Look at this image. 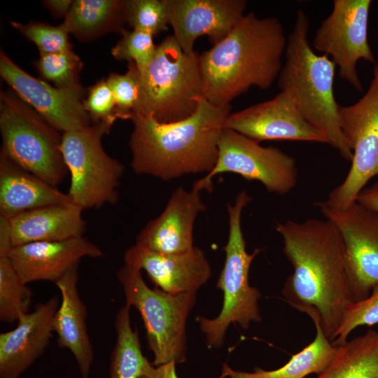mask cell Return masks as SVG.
<instances>
[{
    "mask_svg": "<svg viewBox=\"0 0 378 378\" xmlns=\"http://www.w3.org/2000/svg\"><path fill=\"white\" fill-rule=\"evenodd\" d=\"M283 252L293 268L282 289L287 303L317 320L332 342L354 302L342 237L329 220L277 222Z\"/></svg>",
    "mask_w": 378,
    "mask_h": 378,
    "instance_id": "6da1fadb",
    "label": "cell"
},
{
    "mask_svg": "<svg viewBox=\"0 0 378 378\" xmlns=\"http://www.w3.org/2000/svg\"><path fill=\"white\" fill-rule=\"evenodd\" d=\"M231 105L219 106L204 97L195 113L174 122H160L133 114L129 141L131 167L137 174L167 181L184 175L210 172Z\"/></svg>",
    "mask_w": 378,
    "mask_h": 378,
    "instance_id": "7a4b0ae2",
    "label": "cell"
},
{
    "mask_svg": "<svg viewBox=\"0 0 378 378\" xmlns=\"http://www.w3.org/2000/svg\"><path fill=\"white\" fill-rule=\"evenodd\" d=\"M287 38L278 18L245 14L224 38L199 55L203 97L224 106L251 87L270 88L283 66Z\"/></svg>",
    "mask_w": 378,
    "mask_h": 378,
    "instance_id": "3957f363",
    "label": "cell"
},
{
    "mask_svg": "<svg viewBox=\"0 0 378 378\" xmlns=\"http://www.w3.org/2000/svg\"><path fill=\"white\" fill-rule=\"evenodd\" d=\"M309 20L298 10L287 38L283 64L277 78L281 91L294 101L302 118L346 161L353 152L341 129L333 83L336 66L326 55L316 54L309 40Z\"/></svg>",
    "mask_w": 378,
    "mask_h": 378,
    "instance_id": "277c9868",
    "label": "cell"
},
{
    "mask_svg": "<svg viewBox=\"0 0 378 378\" xmlns=\"http://www.w3.org/2000/svg\"><path fill=\"white\" fill-rule=\"evenodd\" d=\"M136 71L140 92L132 115L167 123L195 113L203 97L199 54L184 52L173 34L157 46L148 66L142 72Z\"/></svg>",
    "mask_w": 378,
    "mask_h": 378,
    "instance_id": "5b68a950",
    "label": "cell"
},
{
    "mask_svg": "<svg viewBox=\"0 0 378 378\" xmlns=\"http://www.w3.org/2000/svg\"><path fill=\"white\" fill-rule=\"evenodd\" d=\"M251 200L252 197L242 190L237 195L233 204H227L229 232L224 247L225 259L216 283V288L223 293L222 309L215 318L196 317L209 348L223 346L231 323H237L246 330L251 322L261 321L258 305L261 294L248 282L251 263L260 250L247 252L241 228L242 211Z\"/></svg>",
    "mask_w": 378,
    "mask_h": 378,
    "instance_id": "8992f818",
    "label": "cell"
},
{
    "mask_svg": "<svg viewBox=\"0 0 378 378\" xmlns=\"http://www.w3.org/2000/svg\"><path fill=\"white\" fill-rule=\"evenodd\" d=\"M1 153L56 186L69 171L62 153V134L11 90L0 96Z\"/></svg>",
    "mask_w": 378,
    "mask_h": 378,
    "instance_id": "52a82bcc",
    "label": "cell"
},
{
    "mask_svg": "<svg viewBox=\"0 0 378 378\" xmlns=\"http://www.w3.org/2000/svg\"><path fill=\"white\" fill-rule=\"evenodd\" d=\"M116 276L123 289L125 304L134 307L141 316L148 346L154 355L153 364L184 362L186 320L195 303L196 293L172 294L157 287L150 288L140 270L125 264Z\"/></svg>",
    "mask_w": 378,
    "mask_h": 378,
    "instance_id": "ba28073f",
    "label": "cell"
},
{
    "mask_svg": "<svg viewBox=\"0 0 378 378\" xmlns=\"http://www.w3.org/2000/svg\"><path fill=\"white\" fill-rule=\"evenodd\" d=\"M111 127L99 122L62 133L61 149L71 176L67 194L83 210L113 205L118 200L125 167L108 155L102 144Z\"/></svg>",
    "mask_w": 378,
    "mask_h": 378,
    "instance_id": "9c48e42d",
    "label": "cell"
},
{
    "mask_svg": "<svg viewBox=\"0 0 378 378\" xmlns=\"http://www.w3.org/2000/svg\"><path fill=\"white\" fill-rule=\"evenodd\" d=\"M339 118L343 134L353 152L344 180L322 202L333 209H344L356 202L368 182L378 176V60L363 96L356 103L340 106Z\"/></svg>",
    "mask_w": 378,
    "mask_h": 378,
    "instance_id": "30bf717a",
    "label": "cell"
},
{
    "mask_svg": "<svg viewBox=\"0 0 378 378\" xmlns=\"http://www.w3.org/2000/svg\"><path fill=\"white\" fill-rule=\"evenodd\" d=\"M223 173L257 181L268 192L280 195L290 192L298 179L296 160L293 156L278 147L262 146L259 141L227 128L220 135L215 167L192 186L210 192L213 178Z\"/></svg>",
    "mask_w": 378,
    "mask_h": 378,
    "instance_id": "8fae6325",
    "label": "cell"
},
{
    "mask_svg": "<svg viewBox=\"0 0 378 378\" xmlns=\"http://www.w3.org/2000/svg\"><path fill=\"white\" fill-rule=\"evenodd\" d=\"M371 0H334L330 14L316 29L314 48L331 57L339 76L356 90L363 91L357 63L377 62L368 38Z\"/></svg>",
    "mask_w": 378,
    "mask_h": 378,
    "instance_id": "7c38bea8",
    "label": "cell"
},
{
    "mask_svg": "<svg viewBox=\"0 0 378 378\" xmlns=\"http://www.w3.org/2000/svg\"><path fill=\"white\" fill-rule=\"evenodd\" d=\"M314 205L340 231L354 301L364 300L378 283V213L356 202L340 210L331 209L322 201Z\"/></svg>",
    "mask_w": 378,
    "mask_h": 378,
    "instance_id": "4fadbf2b",
    "label": "cell"
},
{
    "mask_svg": "<svg viewBox=\"0 0 378 378\" xmlns=\"http://www.w3.org/2000/svg\"><path fill=\"white\" fill-rule=\"evenodd\" d=\"M0 74L21 99L59 132L90 125V117L83 106L85 90L80 83L68 88L52 87L25 72L2 50Z\"/></svg>",
    "mask_w": 378,
    "mask_h": 378,
    "instance_id": "5bb4252c",
    "label": "cell"
},
{
    "mask_svg": "<svg viewBox=\"0 0 378 378\" xmlns=\"http://www.w3.org/2000/svg\"><path fill=\"white\" fill-rule=\"evenodd\" d=\"M225 128L255 141H299L326 144L325 138L301 115L294 101L281 91L271 99L230 113Z\"/></svg>",
    "mask_w": 378,
    "mask_h": 378,
    "instance_id": "9a60e30c",
    "label": "cell"
},
{
    "mask_svg": "<svg viewBox=\"0 0 378 378\" xmlns=\"http://www.w3.org/2000/svg\"><path fill=\"white\" fill-rule=\"evenodd\" d=\"M173 36L188 55L196 40L208 36L214 45L224 38L245 15V0H166Z\"/></svg>",
    "mask_w": 378,
    "mask_h": 378,
    "instance_id": "2e32d148",
    "label": "cell"
},
{
    "mask_svg": "<svg viewBox=\"0 0 378 378\" xmlns=\"http://www.w3.org/2000/svg\"><path fill=\"white\" fill-rule=\"evenodd\" d=\"M125 264L144 270L155 287L169 293H196L211 276V265L197 246L179 253H162L136 244L125 251Z\"/></svg>",
    "mask_w": 378,
    "mask_h": 378,
    "instance_id": "e0dca14e",
    "label": "cell"
},
{
    "mask_svg": "<svg viewBox=\"0 0 378 378\" xmlns=\"http://www.w3.org/2000/svg\"><path fill=\"white\" fill-rule=\"evenodd\" d=\"M201 190L182 187L172 193L165 208L150 220L136 237V244L162 253H179L192 248L197 216L206 209Z\"/></svg>",
    "mask_w": 378,
    "mask_h": 378,
    "instance_id": "ac0fdd59",
    "label": "cell"
},
{
    "mask_svg": "<svg viewBox=\"0 0 378 378\" xmlns=\"http://www.w3.org/2000/svg\"><path fill=\"white\" fill-rule=\"evenodd\" d=\"M21 280L55 283L85 257L104 256L100 248L83 237L64 241H36L11 248L7 255Z\"/></svg>",
    "mask_w": 378,
    "mask_h": 378,
    "instance_id": "d6986e66",
    "label": "cell"
},
{
    "mask_svg": "<svg viewBox=\"0 0 378 378\" xmlns=\"http://www.w3.org/2000/svg\"><path fill=\"white\" fill-rule=\"evenodd\" d=\"M59 302L52 296L38 303L20 316L14 329L0 334V378H18L43 353Z\"/></svg>",
    "mask_w": 378,
    "mask_h": 378,
    "instance_id": "ffe728a7",
    "label": "cell"
},
{
    "mask_svg": "<svg viewBox=\"0 0 378 378\" xmlns=\"http://www.w3.org/2000/svg\"><path fill=\"white\" fill-rule=\"evenodd\" d=\"M78 266L70 269L55 283L60 291L61 300L52 328L57 336L58 346L71 352L81 378H89L94 352L86 325L87 309L78 290Z\"/></svg>",
    "mask_w": 378,
    "mask_h": 378,
    "instance_id": "44dd1931",
    "label": "cell"
},
{
    "mask_svg": "<svg viewBox=\"0 0 378 378\" xmlns=\"http://www.w3.org/2000/svg\"><path fill=\"white\" fill-rule=\"evenodd\" d=\"M83 211L74 204L52 205L8 218L12 248L31 242L64 241L83 237L86 229Z\"/></svg>",
    "mask_w": 378,
    "mask_h": 378,
    "instance_id": "7402d4cb",
    "label": "cell"
},
{
    "mask_svg": "<svg viewBox=\"0 0 378 378\" xmlns=\"http://www.w3.org/2000/svg\"><path fill=\"white\" fill-rule=\"evenodd\" d=\"M71 204L67 193L0 154V214L10 218L34 209Z\"/></svg>",
    "mask_w": 378,
    "mask_h": 378,
    "instance_id": "603a6c76",
    "label": "cell"
},
{
    "mask_svg": "<svg viewBox=\"0 0 378 378\" xmlns=\"http://www.w3.org/2000/svg\"><path fill=\"white\" fill-rule=\"evenodd\" d=\"M312 321L316 331L315 339L282 367L270 371L256 368L253 372H247L232 370L224 364L223 375L230 378H303L312 373L321 374L335 357L339 346L327 338L317 320Z\"/></svg>",
    "mask_w": 378,
    "mask_h": 378,
    "instance_id": "cb8c5ba5",
    "label": "cell"
},
{
    "mask_svg": "<svg viewBox=\"0 0 378 378\" xmlns=\"http://www.w3.org/2000/svg\"><path fill=\"white\" fill-rule=\"evenodd\" d=\"M125 18V1L76 0L64 22L80 40L92 39L107 31L119 30Z\"/></svg>",
    "mask_w": 378,
    "mask_h": 378,
    "instance_id": "d4e9b609",
    "label": "cell"
},
{
    "mask_svg": "<svg viewBox=\"0 0 378 378\" xmlns=\"http://www.w3.org/2000/svg\"><path fill=\"white\" fill-rule=\"evenodd\" d=\"M317 378H378V331L369 330L340 345Z\"/></svg>",
    "mask_w": 378,
    "mask_h": 378,
    "instance_id": "484cf974",
    "label": "cell"
},
{
    "mask_svg": "<svg viewBox=\"0 0 378 378\" xmlns=\"http://www.w3.org/2000/svg\"><path fill=\"white\" fill-rule=\"evenodd\" d=\"M130 307L125 304L115 315L117 337L110 358L109 378H141L152 365L142 354L138 330L131 326Z\"/></svg>",
    "mask_w": 378,
    "mask_h": 378,
    "instance_id": "4316f807",
    "label": "cell"
},
{
    "mask_svg": "<svg viewBox=\"0 0 378 378\" xmlns=\"http://www.w3.org/2000/svg\"><path fill=\"white\" fill-rule=\"evenodd\" d=\"M32 293L15 270L7 255H0V320L18 321L29 312Z\"/></svg>",
    "mask_w": 378,
    "mask_h": 378,
    "instance_id": "83f0119b",
    "label": "cell"
},
{
    "mask_svg": "<svg viewBox=\"0 0 378 378\" xmlns=\"http://www.w3.org/2000/svg\"><path fill=\"white\" fill-rule=\"evenodd\" d=\"M125 18L133 29L153 36L167 30L169 24L166 0L125 1Z\"/></svg>",
    "mask_w": 378,
    "mask_h": 378,
    "instance_id": "f1b7e54d",
    "label": "cell"
},
{
    "mask_svg": "<svg viewBox=\"0 0 378 378\" xmlns=\"http://www.w3.org/2000/svg\"><path fill=\"white\" fill-rule=\"evenodd\" d=\"M36 66L45 80L52 81L57 88H68L79 83L83 63L71 50L40 55Z\"/></svg>",
    "mask_w": 378,
    "mask_h": 378,
    "instance_id": "f546056e",
    "label": "cell"
},
{
    "mask_svg": "<svg viewBox=\"0 0 378 378\" xmlns=\"http://www.w3.org/2000/svg\"><path fill=\"white\" fill-rule=\"evenodd\" d=\"M10 24L36 45L40 55L72 50L70 32L64 22L57 26L38 22L22 24L13 21Z\"/></svg>",
    "mask_w": 378,
    "mask_h": 378,
    "instance_id": "4dcf8cb0",
    "label": "cell"
},
{
    "mask_svg": "<svg viewBox=\"0 0 378 378\" xmlns=\"http://www.w3.org/2000/svg\"><path fill=\"white\" fill-rule=\"evenodd\" d=\"M122 38L112 48L111 54L118 60L133 62L138 71H144L151 62L157 46L153 35L139 29L122 30Z\"/></svg>",
    "mask_w": 378,
    "mask_h": 378,
    "instance_id": "1f68e13d",
    "label": "cell"
},
{
    "mask_svg": "<svg viewBox=\"0 0 378 378\" xmlns=\"http://www.w3.org/2000/svg\"><path fill=\"white\" fill-rule=\"evenodd\" d=\"M106 80L115 100L118 118L131 120L137 106L140 92L135 64L128 62L127 71L125 74H111Z\"/></svg>",
    "mask_w": 378,
    "mask_h": 378,
    "instance_id": "d6a6232c",
    "label": "cell"
},
{
    "mask_svg": "<svg viewBox=\"0 0 378 378\" xmlns=\"http://www.w3.org/2000/svg\"><path fill=\"white\" fill-rule=\"evenodd\" d=\"M378 323V283L370 295L364 300L352 303L346 310L336 333L333 345L340 346L347 341L349 334L357 327Z\"/></svg>",
    "mask_w": 378,
    "mask_h": 378,
    "instance_id": "836d02e7",
    "label": "cell"
},
{
    "mask_svg": "<svg viewBox=\"0 0 378 378\" xmlns=\"http://www.w3.org/2000/svg\"><path fill=\"white\" fill-rule=\"evenodd\" d=\"M83 106L93 123L103 122L111 127L119 119L115 100L106 79L99 80L88 89Z\"/></svg>",
    "mask_w": 378,
    "mask_h": 378,
    "instance_id": "e575fe53",
    "label": "cell"
},
{
    "mask_svg": "<svg viewBox=\"0 0 378 378\" xmlns=\"http://www.w3.org/2000/svg\"><path fill=\"white\" fill-rule=\"evenodd\" d=\"M356 202L363 206L378 213V178L368 188H364L358 194Z\"/></svg>",
    "mask_w": 378,
    "mask_h": 378,
    "instance_id": "d590c367",
    "label": "cell"
},
{
    "mask_svg": "<svg viewBox=\"0 0 378 378\" xmlns=\"http://www.w3.org/2000/svg\"><path fill=\"white\" fill-rule=\"evenodd\" d=\"M176 364L174 361H171L155 367L152 365L141 378H178L175 369Z\"/></svg>",
    "mask_w": 378,
    "mask_h": 378,
    "instance_id": "8d00e7d4",
    "label": "cell"
},
{
    "mask_svg": "<svg viewBox=\"0 0 378 378\" xmlns=\"http://www.w3.org/2000/svg\"><path fill=\"white\" fill-rule=\"evenodd\" d=\"M11 248L10 221L8 217L0 214V255H6Z\"/></svg>",
    "mask_w": 378,
    "mask_h": 378,
    "instance_id": "74e56055",
    "label": "cell"
},
{
    "mask_svg": "<svg viewBox=\"0 0 378 378\" xmlns=\"http://www.w3.org/2000/svg\"><path fill=\"white\" fill-rule=\"evenodd\" d=\"M43 3L53 15L57 17L64 16L65 18L69 12L73 1L48 0L43 1Z\"/></svg>",
    "mask_w": 378,
    "mask_h": 378,
    "instance_id": "f35d334b",
    "label": "cell"
}]
</instances>
